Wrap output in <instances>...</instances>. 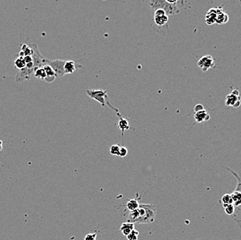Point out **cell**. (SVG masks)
Returning a JSON list of instances; mask_svg holds the SVG:
<instances>
[{
    "label": "cell",
    "mask_w": 241,
    "mask_h": 240,
    "mask_svg": "<svg viewBox=\"0 0 241 240\" xmlns=\"http://www.w3.org/2000/svg\"><path fill=\"white\" fill-rule=\"evenodd\" d=\"M156 210L153 204H140L139 208L130 211L127 222L138 224L153 223L155 219Z\"/></svg>",
    "instance_id": "6da1fadb"
},
{
    "label": "cell",
    "mask_w": 241,
    "mask_h": 240,
    "mask_svg": "<svg viewBox=\"0 0 241 240\" xmlns=\"http://www.w3.org/2000/svg\"><path fill=\"white\" fill-rule=\"evenodd\" d=\"M86 92L89 98L94 99L97 102H99V103L101 104L103 107L105 106V105H108L110 108L115 110L119 117L121 116V115L119 114V110L113 107L112 105H111L109 97H108L107 94V91L103 90H87Z\"/></svg>",
    "instance_id": "7a4b0ae2"
},
{
    "label": "cell",
    "mask_w": 241,
    "mask_h": 240,
    "mask_svg": "<svg viewBox=\"0 0 241 240\" xmlns=\"http://www.w3.org/2000/svg\"><path fill=\"white\" fill-rule=\"evenodd\" d=\"M65 61L66 60H50L45 58L44 60V64H48L53 69V71L56 73L57 78H62L65 75V73H64V63H65Z\"/></svg>",
    "instance_id": "3957f363"
},
{
    "label": "cell",
    "mask_w": 241,
    "mask_h": 240,
    "mask_svg": "<svg viewBox=\"0 0 241 240\" xmlns=\"http://www.w3.org/2000/svg\"><path fill=\"white\" fill-rule=\"evenodd\" d=\"M197 66L203 72H207L208 69H212L215 66V62L212 55H204L197 62Z\"/></svg>",
    "instance_id": "277c9868"
},
{
    "label": "cell",
    "mask_w": 241,
    "mask_h": 240,
    "mask_svg": "<svg viewBox=\"0 0 241 240\" xmlns=\"http://www.w3.org/2000/svg\"><path fill=\"white\" fill-rule=\"evenodd\" d=\"M43 68H44L46 74H47L45 81L47 83H52L57 78L55 71H54L53 69L51 68L49 65H48V64H45V65L43 66Z\"/></svg>",
    "instance_id": "5b68a950"
},
{
    "label": "cell",
    "mask_w": 241,
    "mask_h": 240,
    "mask_svg": "<svg viewBox=\"0 0 241 240\" xmlns=\"http://www.w3.org/2000/svg\"><path fill=\"white\" fill-rule=\"evenodd\" d=\"M216 18H217V10L216 9H211L207 12L205 17V21L208 25H212L216 23Z\"/></svg>",
    "instance_id": "8992f818"
},
{
    "label": "cell",
    "mask_w": 241,
    "mask_h": 240,
    "mask_svg": "<svg viewBox=\"0 0 241 240\" xmlns=\"http://www.w3.org/2000/svg\"><path fill=\"white\" fill-rule=\"evenodd\" d=\"M78 63L74 60H66L64 65V71L66 74H72L77 69Z\"/></svg>",
    "instance_id": "52a82bcc"
},
{
    "label": "cell",
    "mask_w": 241,
    "mask_h": 240,
    "mask_svg": "<svg viewBox=\"0 0 241 240\" xmlns=\"http://www.w3.org/2000/svg\"><path fill=\"white\" fill-rule=\"evenodd\" d=\"M164 10L166 13V15H172L175 14H177L180 13V10L177 6V4H170L167 3L166 1V5H165Z\"/></svg>",
    "instance_id": "ba28073f"
},
{
    "label": "cell",
    "mask_w": 241,
    "mask_h": 240,
    "mask_svg": "<svg viewBox=\"0 0 241 240\" xmlns=\"http://www.w3.org/2000/svg\"><path fill=\"white\" fill-rule=\"evenodd\" d=\"M195 119L197 123H202L210 119V115L205 109L195 113Z\"/></svg>",
    "instance_id": "9c48e42d"
},
{
    "label": "cell",
    "mask_w": 241,
    "mask_h": 240,
    "mask_svg": "<svg viewBox=\"0 0 241 240\" xmlns=\"http://www.w3.org/2000/svg\"><path fill=\"white\" fill-rule=\"evenodd\" d=\"M134 229V223L126 222L125 223H122V225L120 227V231L124 235L127 236L131 233Z\"/></svg>",
    "instance_id": "30bf717a"
},
{
    "label": "cell",
    "mask_w": 241,
    "mask_h": 240,
    "mask_svg": "<svg viewBox=\"0 0 241 240\" xmlns=\"http://www.w3.org/2000/svg\"><path fill=\"white\" fill-rule=\"evenodd\" d=\"M33 50L31 45L23 44L21 45V51L19 53V56L20 57H24V56H29V55H33Z\"/></svg>",
    "instance_id": "8fae6325"
},
{
    "label": "cell",
    "mask_w": 241,
    "mask_h": 240,
    "mask_svg": "<svg viewBox=\"0 0 241 240\" xmlns=\"http://www.w3.org/2000/svg\"><path fill=\"white\" fill-rule=\"evenodd\" d=\"M149 4L155 10L157 9L164 10L165 5H166V0H153V1L149 2Z\"/></svg>",
    "instance_id": "7c38bea8"
},
{
    "label": "cell",
    "mask_w": 241,
    "mask_h": 240,
    "mask_svg": "<svg viewBox=\"0 0 241 240\" xmlns=\"http://www.w3.org/2000/svg\"><path fill=\"white\" fill-rule=\"evenodd\" d=\"M119 128L121 130L122 132V136H123L124 133H125L126 130H128L130 128L129 125L128 120L126 119V118H123L122 116L119 117Z\"/></svg>",
    "instance_id": "4fadbf2b"
},
{
    "label": "cell",
    "mask_w": 241,
    "mask_h": 240,
    "mask_svg": "<svg viewBox=\"0 0 241 240\" xmlns=\"http://www.w3.org/2000/svg\"><path fill=\"white\" fill-rule=\"evenodd\" d=\"M239 101H240V96H235L234 94L231 93L226 97L225 105H227V106H233L234 107V105Z\"/></svg>",
    "instance_id": "5bb4252c"
},
{
    "label": "cell",
    "mask_w": 241,
    "mask_h": 240,
    "mask_svg": "<svg viewBox=\"0 0 241 240\" xmlns=\"http://www.w3.org/2000/svg\"><path fill=\"white\" fill-rule=\"evenodd\" d=\"M154 21H155V23L157 25L161 27V26H163L168 23L169 16L166 15L161 16H154Z\"/></svg>",
    "instance_id": "9a60e30c"
},
{
    "label": "cell",
    "mask_w": 241,
    "mask_h": 240,
    "mask_svg": "<svg viewBox=\"0 0 241 240\" xmlns=\"http://www.w3.org/2000/svg\"><path fill=\"white\" fill-rule=\"evenodd\" d=\"M139 206H140V204L139 203V201L134 199H130V200L127 202V204H126L127 208H128L130 211H133V210L138 209Z\"/></svg>",
    "instance_id": "2e32d148"
},
{
    "label": "cell",
    "mask_w": 241,
    "mask_h": 240,
    "mask_svg": "<svg viewBox=\"0 0 241 240\" xmlns=\"http://www.w3.org/2000/svg\"><path fill=\"white\" fill-rule=\"evenodd\" d=\"M33 76L37 78V79L45 80L46 76H47V74H46L44 68L43 67H40V68H37L35 70Z\"/></svg>",
    "instance_id": "e0dca14e"
},
{
    "label": "cell",
    "mask_w": 241,
    "mask_h": 240,
    "mask_svg": "<svg viewBox=\"0 0 241 240\" xmlns=\"http://www.w3.org/2000/svg\"><path fill=\"white\" fill-rule=\"evenodd\" d=\"M231 195L234 206H241V193L234 191V192H233Z\"/></svg>",
    "instance_id": "ac0fdd59"
},
{
    "label": "cell",
    "mask_w": 241,
    "mask_h": 240,
    "mask_svg": "<svg viewBox=\"0 0 241 240\" xmlns=\"http://www.w3.org/2000/svg\"><path fill=\"white\" fill-rule=\"evenodd\" d=\"M229 20V16L226 14L224 11L220 14L217 15V18H216V23L219 24H226Z\"/></svg>",
    "instance_id": "d6986e66"
},
{
    "label": "cell",
    "mask_w": 241,
    "mask_h": 240,
    "mask_svg": "<svg viewBox=\"0 0 241 240\" xmlns=\"http://www.w3.org/2000/svg\"><path fill=\"white\" fill-rule=\"evenodd\" d=\"M14 64L15 67L18 70H21L26 67V63L25 61H24L23 57H20V56H19L15 60Z\"/></svg>",
    "instance_id": "ffe728a7"
},
{
    "label": "cell",
    "mask_w": 241,
    "mask_h": 240,
    "mask_svg": "<svg viewBox=\"0 0 241 240\" xmlns=\"http://www.w3.org/2000/svg\"><path fill=\"white\" fill-rule=\"evenodd\" d=\"M223 207L227 214L231 215L234 213L235 206L234 204H223Z\"/></svg>",
    "instance_id": "44dd1931"
},
{
    "label": "cell",
    "mask_w": 241,
    "mask_h": 240,
    "mask_svg": "<svg viewBox=\"0 0 241 240\" xmlns=\"http://www.w3.org/2000/svg\"><path fill=\"white\" fill-rule=\"evenodd\" d=\"M227 170L231 172V173L234 175V176L235 177V178H236L237 180H238V184H237L236 188H235V192H239L241 193V177H240L236 173H235V172L231 170H230L229 168H227Z\"/></svg>",
    "instance_id": "7402d4cb"
},
{
    "label": "cell",
    "mask_w": 241,
    "mask_h": 240,
    "mask_svg": "<svg viewBox=\"0 0 241 240\" xmlns=\"http://www.w3.org/2000/svg\"><path fill=\"white\" fill-rule=\"evenodd\" d=\"M120 147L119 145H113L110 147V154L115 156H119V151H120Z\"/></svg>",
    "instance_id": "603a6c76"
},
{
    "label": "cell",
    "mask_w": 241,
    "mask_h": 240,
    "mask_svg": "<svg viewBox=\"0 0 241 240\" xmlns=\"http://www.w3.org/2000/svg\"><path fill=\"white\" fill-rule=\"evenodd\" d=\"M139 233L136 230H134L131 231V233H130L128 235H127V239L128 240H138V237H139Z\"/></svg>",
    "instance_id": "cb8c5ba5"
},
{
    "label": "cell",
    "mask_w": 241,
    "mask_h": 240,
    "mask_svg": "<svg viewBox=\"0 0 241 240\" xmlns=\"http://www.w3.org/2000/svg\"><path fill=\"white\" fill-rule=\"evenodd\" d=\"M222 201L223 204H233V200L231 195L229 194H226L222 197Z\"/></svg>",
    "instance_id": "d4e9b609"
},
{
    "label": "cell",
    "mask_w": 241,
    "mask_h": 240,
    "mask_svg": "<svg viewBox=\"0 0 241 240\" xmlns=\"http://www.w3.org/2000/svg\"><path fill=\"white\" fill-rule=\"evenodd\" d=\"M128 153V149L126 147H123V146H121L120 147V151H119V156H121V157H125V156H127Z\"/></svg>",
    "instance_id": "484cf974"
},
{
    "label": "cell",
    "mask_w": 241,
    "mask_h": 240,
    "mask_svg": "<svg viewBox=\"0 0 241 240\" xmlns=\"http://www.w3.org/2000/svg\"><path fill=\"white\" fill-rule=\"evenodd\" d=\"M84 240H96V233H89L87 234L85 237Z\"/></svg>",
    "instance_id": "4316f807"
},
{
    "label": "cell",
    "mask_w": 241,
    "mask_h": 240,
    "mask_svg": "<svg viewBox=\"0 0 241 240\" xmlns=\"http://www.w3.org/2000/svg\"><path fill=\"white\" fill-rule=\"evenodd\" d=\"M166 15V14L163 9L155 10V13H154V16H161V15Z\"/></svg>",
    "instance_id": "83f0119b"
},
{
    "label": "cell",
    "mask_w": 241,
    "mask_h": 240,
    "mask_svg": "<svg viewBox=\"0 0 241 240\" xmlns=\"http://www.w3.org/2000/svg\"><path fill=\"white\" fill-rule=\"evenodd\" d=\"M204 107H203V105H201V104H197V105H196V107H194L195 112L202 111V110H204Z\"/></svg>",
    "instance_id": "f1b7e54d"
},
{
    "label": "cell",
    "mask_w": 241,
    "mask_h": 240,
    "mask_svg": "<svg viewBox=\"0 0 241 240\" xmlns=\"http://www.w3.org/2000/svg\"><path fill=\"white\" fill-rule=\"evenodd\" d=\"M233 94H234L235 96H239V91L237 90H234L231 92Z\"/></svg>",
    "instance_id": "f546056e"
},
{
    "label": "cell",
    "mask_w": 241,
    "mask_h": 240,
    "mask_svg": "<svg viewBox=\"0 0 241 240\" xmlns=\"http://www.w3.org/2000/svg\"><path fill=\"white\" fill-rule=\"evenodd\" d=\"M240 101H238L236 103H235L234 105V107H235V108H236V107H240Z\"/></svg>",
    "instance_id": "4dcf8cb0"
},
{
    "label": "cell",
    "mask_w": 241,
    "mask_h": 240,
    "mask_svg": "<svg viewBox=\"0 0 241 240\" xmlns=\"http://www.w3.org/2000/svg\"><path fill=\"white\" fill-rule=\"evenodd\" d=\"M2 149H3V141L0 139V152L2 150Z\"/></svg>",
    "instance_id": "1f68e13d"
}]
</instances>
